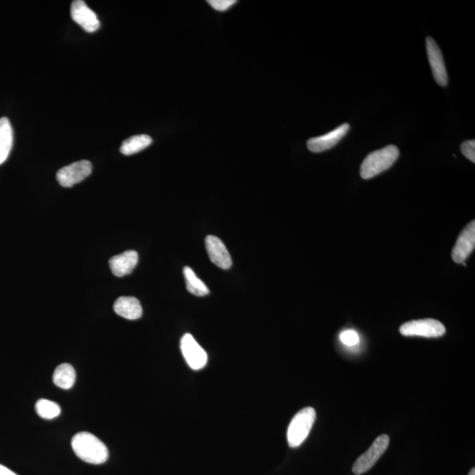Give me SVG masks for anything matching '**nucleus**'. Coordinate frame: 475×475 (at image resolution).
<instances>
[{
  "label": "nucleus",
  "mask_w": 475,
  "mask_h": 475,
  "mask_svg": "<svg viewBox=\"0 0 475 475\" xmlns=\"http://www.w3.org/2000/svg\"><path fill=\"white\" fill-rule=\"evenodd\" d=\"M138 263V253L135 250H128L109 260V267L116 277H123L130 275Z\"/></svg>",
  "instance_id": "13"
},
{
  "label": "nucleus",
  "mask_w": 475,
  "mask_h": 475,
  "mask_svg": "<svg viewBox=\"0 0 475 475\" xmlns=\"http://www.w3.org/2000/svg\"><path fill=\"white\" fill-rule=\"evenodd\" d=\"M152 139L148 135H138L128 138L121 144L120 152L124 155H133L151 145Z\"/></svg>",
  "instance_id": "17"
},
{
  "label": "nucleus",
  "mask_w": 475,
  "mask_h": 475,
  "mask_svg": "<svg viewBox=\"0 0 475 475\" xmlns=\"http://www.w3.org/2000/svg\"><path fill=\"white\" fill-rule=\"evenodd\" d=\"M315 419V410L311 407H307L296 414L287 431V440L290 447H299L303 444V442L308 437Z\"/></svg>",
  "instance_id": "3"
},
{
  "label": "nucleus",
  "mask_w": 475,
  "mask_h": 475,
  "mask_svg": "<svg viewBox=\"0 0 475 475\" xmlns=\"http://www.w3.org/2000/svg\"><path fill=\"white\" fill-rule=\"evenodd\" d=\"M469 475H475V469H471Z\"/></svg>",
  "instance_id": "24"
},
{
  "label": "nucleus",
  "mask_w": 475,
  "mask_h": 475,
  "mask_svg": "<svg viewBox=\"0 0 475 475\" xmlns=\"http://www.w3.org/2000/svg\"><path fill=\"white\" fill-rule=\"evenodd\" d=\"M349 128H351V126L349 124H344L327 134L311 138L307 142V148L312 152L327 151V150L337 145L347 135Z\"/></svg>",
  "instance_id": "10"
},
{
  "label": "nucleus",
  "mask_w": 475,
  "mask_h": 475,
  "mask_svg": "<svg viewBox=\"0 0 475 475\" xmlns=\"http://www.w3.org/2000/svg\"><path fill=\"white\" fill-rule=\"evenodd\" d=\"M114 311L125 319L135 320L141 318L143 310L140 302L134 297H121L114 303Z\"/></svg>",
  "instance_id": "14"
},
{
  "label": "nucleus",
  "mask_w": 475,
  "mask_h": 475,
  "mask_svg": "<svg viewBox=\"0 0 475 475\" xmlns=\"http://www.w3.org/2000/svg\"><path fill=\"white\" fill-rule=\"evenodd\" d=\"M399 332L404 337L438 338L445 334V327L437 320L424 319L403 324Z\"/></svg>",
  "instance_id": "4"
},
{
  "label": "nucleus",
  "mask_w": 475,
  "mask_h": 475,
  "mask_svg": "<svg viewBox=\"0 0 475 475\" xmlns=\"http://www.w3.org/2000/svg\"><path fill=\"white\" fill-rule=\"evenodd\" d=\"M342 344L352 347L359 344L360 339L359 334L354 330H346L340 335Z\"/></svg>",
  "instance_id": "20"
},
{
  "label": "nucleus",
  "mask_w": 475,
  "mask_h": 475,
  "mask_svg": "<svg viewBox=\"0 0 475 475\" xmlns=\"http://www.w3.org/2000/svg\"><path fill=\"white\" fill-rule=\"evenodd\" d=\"M426 49L428 62H430L435 80L439 85L445 88L448 84V75L440 49L434 39L431 37L426 39Z\"/></svg>",
  "instance_id": "8"
},
{
  "label": "nucleus",
  "mask_w": 475,
  "mask_h": 475,
  "mask_svg": "<svg viewBox=\"0 0 475 475\" xmlns=\"http://www.w3.org/2000/svg\"><path fill=\"white\" fill-rule=\"evenodd\" d=\"M208 3L212 8L219 11V12H226V11L234 6L237 1H235V0H210Z\"/></svg>",
  "instance_id": "21"
},
{
  "label": "nucleus",
  "mask_w": 475,
  "mask_h": 475,
  "mask_svg": "<svg viewBox=\"0 0 475 475\" xmlns=\"http://www.w3.org/2000/svg\"><path fill=\"white\" fill-rule=\"evenodd\" d=\"M71 14L75 23L88 33L97 31L101 26L96 13L82 0H76L71 4Z\"/></svg>",
  "instance_id": "9"
},
{
  "label": "nucleus",
  "mask_w": 475,
  "mask_h": 475,
  "mask_svg": "<svg viewBox=\"0 0 475 475\" xmlns=\"http://www.w3.org/2000/svg\"><path fill=\"white\" fill-rule=\"evenodd\" d=\"M462 152L464 156L471 160L473 163L475 162V141L467 140L462 143Z\"/></svg>",
  "instance_id": "22"
},
{
  "label": "nucleus",
  "mask_w": 475,
  "mask_h": 475,
  "mask_svg": "<svg viewBox=\"0 0 475 475\" xmlns=\"http://www.w3.org/2000/svg\"><path fill=\"white\" fill-rule=\"evenodd\" d=\"M399 151L395 145H388L383 149L371 152L363 160L360 169L361 177L364 180L377 176L390 169L399 158Z\"/></svg>",
  "instance_id": "2"
},
{
  "label": "nucleus",
  "mask_w": 475,
  "mask_h": 475,
  "mask_svg": "<svg viewBox=\"0 0 475 475\" xmlns=\"http://www.w3.org/2000/svg\"><path fill=\"white\" fill-rule=\"evenodd\" d=\"M475 246V222H470L464 228L462 233L457 239L456 245L452 250V259L456 263L465 262L467 257L473 252Z\"/></svg>",
  "instance_id": "11"
},
{
  "label": "nucleus",
  "mask_w": 475,
  "mask_h": 475,
  "mask_svg": "<svg viewBox=\"0 0 475 475\" xmlns=\"http://www.w3.org/2000/svg\"><path fill=\"white\" fill-rule=\"evenodd\" d=\"M75 455L83 462L100 465L109 459V450L104 443L89 432H80L71 440Z\"/></svg>",
  "instance_id": "1"
},
{
  "label": "nucleus",
  "mask_w": 475,
  "mask_h": 475,
  "mask_svg": "<svg viewBox=\"0 0 475 475\" xmlns=\"http://www.w3.org/2000/svg\"><path fill=\"white\" fill-rule=\"evenodd\" d=\"M205 248L210 260L217 267L223 270L230 269L232 257L226 245L220 238L209 235L205 239Z\"/></svg>",
  "instance_id": "12"
},
{
  "label": "nucleus",
  "mask_w": 475,
  "mask_h": 475,
  "mask_svg": "<svg viewBox=\"0 0 475 475\" xmlns=\"http://www.w3.org/2000/svg\"><path fill=\"white\" fill-rule=\"evenodd\" d=\"M389 442H390V438L387 435H378L368 451L357 459L353 466V472L356 475L368 472L387 451Z\"/></svg>",
  "instance_id": "5"
},
{
  "label": "nucleus",
  "mask_w": 475,
  "mask_h": 475,
  "mask_svg": "<svg viewBox=\"0 0 475 475\" xmlns=\"http://www.w3.org/2000/svg\"><path fill=\"white\" fill-rule=\"evenodd\" d=\"M181 349L186 362L191 369L199 371L205 367L208 356L191 334H185L182 337Z\"/></svg>",
  "instance_id": "7"
},
{
  "label": "nucleus",
  "mask_w": 475,
  "mask_h": 475,
  "mask_svg": "<svg viewBox=\"0 0 475 475\" xmlns=\"http://www.w3.org/2000/svg\"><path fill=\"white\" fill-rule=\"evenodd\" d=\"M92 170V166L90 162L80 160L61 169L56 174V180L62 187L71 188L90 176Z\"/></svg>",
  "instance_id": "6"
},
{
  "label": "nucleus",
  "mask_w": 475,
  "mask_h": 475,
  "mask_svg": "<svg viewBox=\"0 0 475 475\" xmlns=\"http://www.w3.org/2000/svg\"><path fill=\"white\" fill-rule=\"evenodd\" d=\"M12 125L6 117L0 119V165L6 162L13 148Z\"/></svg>",
  "instance_id": "15"
},
{
  "label": "nucleus",
  "mask_w": 475,
  "mask_h": 475,
  "mask_svg": "<svg viewBox=\"0 0 475 475\" xmlns=\"http://www.w3.org/2000/svg\"><path fill=\"white\" fill-rule=\"evenodd\" d=\"M53 381L56 387L68 390L73 387L76 381V373L69 363L60 364L53 375Z\"/></svg>",
  "instance_id": "16"
},
{
  "label": "nucleus",
  "mask_w": 475,
  "mask_h": 475,
  "mask_svg": "<svg viewBox=\"0 0 475 475\" xmlns=\"http://www.w3.org/2000/svg\"><path fill=\"white\" fill-rule=\"evenodd\" d=\"M184 274L186 281V287L191 294L203 297L210 294L208 287L206 284L196 276L194 270L191 267L186 266L184 269Z\"/></svg>",
  "instance_id": "18"
},
{
  "label": "nucleus",
  "mask_w": 475,
  "mask_h": 475,
  "mask_svg": "<svg viewBox=\"0 0 475 475\" xmlns=\"http://www.w3.org/2000/svg\"><path fill=\"white\" fill-rule=\"evenodd\" d=\"M35 411L37 415L44 419L52 420L58 417L61 414V408L58 403L41 399L35 404Z\"/></svg>",
  "instance_id": "19"
},
{
  "label": "nucleus",
  "mask_w": 475,
  "mask_h": 475,
  "mask_svg": "<svg viewBox=\"0 0 475 475\" xmlns=\"http://www.w3.org/2000/svg\"><path fill=\"white\" fill-rule=\"evenodd\" d=\"M0 475H17L13 471L7 469V467L0 465Z\"/></svg>",
  "instance_id": "23"
}]
</instances>
